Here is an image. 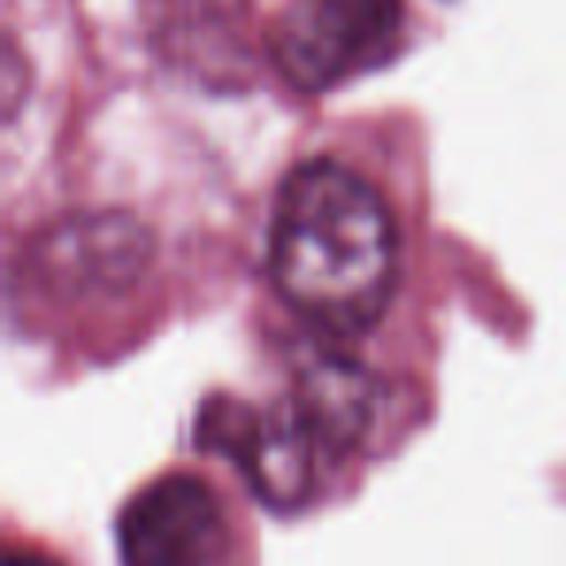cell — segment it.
I'll list each match as a JSON object with an SVG mask.
<instances>
[{"instance_id": "cell-7", "label": "cell", "mask_w": 566, "mask_h": 566, "mask_svg": "<svg viewBox=\"0 0 566 566\" xmlns=\"http://www.w3.org/2000/svg\"><path fill=\"white\" fill-rule=\"evenodd\" d=\"M4 566H55V563H48V558H40V555H12Z\"/></svg>"}, {"instance_id": "cell-6", "label": "cell", "mask_w": 566, "mask_h": 566, "mask_svg": "<svg viewBox=\"0 0 566 566\" xmlns=\"http://www.w3.org/2000/svg\"><path fill=\"white\" fill-rule=\"evenodd\" d=\"M295 403L318 427L334 458L354 450L373 423V380L349 361H315L295 385Z\"/></svg>"}, {"instance_id": "cell-2", "label": "cell", "mask_w": 566, "mask_h": 566, "mask_svg": "<svg viewBox=\"0 0 566 566\" xmlns=\"http://www.w3.org/2000/svg\"><path fill=\"white\" fill-rule=\"evenodd\" d=\"M268 55L303 94H326L388 63L403 40V0H252Z\"/></svg>"}, {"instance_id": "cell-1", "label": "cell", "mask_w": 566, "mask_h": 566, "mask_svg": "<svg viewBox=\"0 0 566 566\" xmlns=\"http://www.w3.org/2000/svg\"><path fill=\"white\" fill-rule=\"evenodd\" d=\"M272 280L283 303L326 334H361L396 283V229L369 182L334 159L295 167L272 213Z\"/></svg>"}, {"instance_id": "cell-3", "label": "cell", "mask_w": 566, "mask_h": 566, "mask_svg": "<svg viewBox=\"0 0 566 566\" xmlns=\"http://www.w3.org/2000/svg\"><path fill=\"white\" fill-rule=\"evenodd\" d=\"M198 442L213 454H226L244 473L252 493L275 512L303 509L315 496L326 465L338 462L295 396L272 408H252L226 396L210 400L198 419Z\"/></svg>"}, {"instance_id": "cell-5", "label": "cell", "mask_w": 566, "mask_h": 566, "mask_svg": "<svg viewBox=\"0 0 566 566\" xmlns=\"http://www.w3.org/2000/svg\"><path fill=\"white\" fill-rule=\"evenodd\" d=\"M144 256H148V241H144L140 226L125 218L66 221L55 233L43 237L40 252H35L40 272L63 292L66 287H78V292L125 287L144 268Z\"/></svg>"}, {"instance_id": "cell-4", "label": "cell", "mask_w": 566, "mask_h": 566, "mask_svg": "<svg viewBox=\"0 0 566 566\" xmlns=\"http://www.w3.org/2000/svg\"><path fill=\"white\" fill-rule=\"evenodd\" d=\"M226 539L221 501L190 473L148 481L117 520L120 566H218Z\"/></svg>"}]
</instances>
